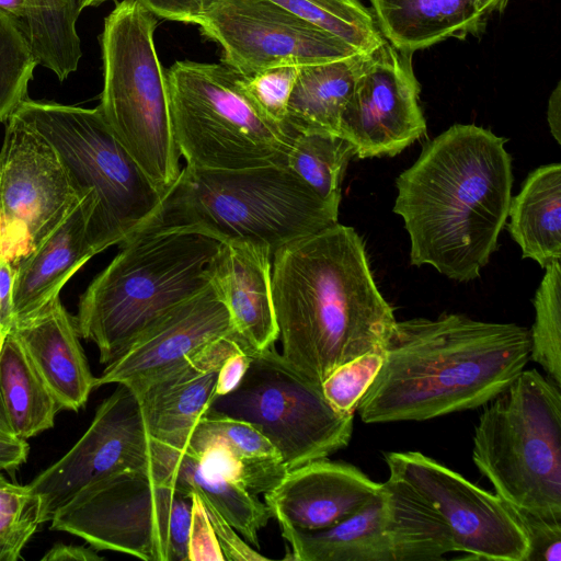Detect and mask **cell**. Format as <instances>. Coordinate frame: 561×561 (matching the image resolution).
Instances as JSON below:
<instances>
[{"label": "cell", "mask_w": 561, "mask_h": 561, "mask_svg": "<svg viewBox=\"0 0 561 561\" xmlns=\"http://www.w3.org/2000/svg\"><path fill=\"white\" fill-rule=\"evenodd\" d=\"M506 138L455 124L426 141L396 180L393 211L410 239V263L457 282L480 276L497 249L512 199Z\"/></svg>", "instance_id": "cell-1"}, {"label": "cell", "mask_w": 561, "mask_h": 561, "mask_svg": "<svg viewBox=\"0 0 561 561\" xmlns=\"http://www.w3.org/2000/svg\"><path fill=\"white\" fill-rule=\"evenodd\" d=\"M272 295L280 354L320 387L339 366L383 353L397 322L364 240L339 222L274 253Z\"/></svg>", "instance_id": "cell-2"}, {"label": "cell", "mask_w": 561, "mask_h": 561, "mask_svg": "<svg viewBox=\"0 0 561 561\" xmlns=\"http://www.w3.org/2000/svg\"><path fill=\"white\" fill-rule=\"evenodd\" d=\"M529 329L458 313L397 321L360 399L364 423L425 421L484 405L525 369Z\"/></svg>", "instance_id": "cell-3"}, {"label": "cell", "mask_w": 561, "mask_h": 561, "mask_svg": "<svg viewBox=\"0 0 561 561\" xmlns=\"http://www.w3.org/2000/svg\"><path fill=\"white\" fill-rule=\"evenodd\" d=\"M220 241L197 230L152 226L119 244L121 251L81 295L79 335L115 360L148 327L210 284Z\"/></svg>", "instance_id": "cell-4"}, {"label": "cell", "mask_w": 561, "mask_h": 561, "mask_svg": "<svg viewBox=\"0 0 561 561\" xmlns=\"http://www.w3.org/2000/svg\"><path fill=\"white\" fill-rule=\"evenodd\" d=\"M337 216L339 208L320 198L287 165L242 170L185 165L153 226L188 228L220 242H253L273 256L284 245L335 225Z\"/></svg>", "instance_id": "cell-5"}, {"label": "cell", "mask_w": 561, "mask_h": 561, "mask_svg": "<svg viewBox=\"0 0 561 561\" xmlns=\"http://www.w3.org/2000/svg\"><path fill=\"white\" fill-rule=\"evenodd\" d=\"M14 114L53 147L78 197L92 195L88 236L95 254L157 222L165 194L116 138L98 106L27 98Z\"/></svg>", "instance_id": "cell-6"}, {"label": "cell", "mask_w": 561, "mask_h": 561, "mask_svg": "<svg viewBox=\"0 0 561 561\" xmlns=\"http://www.w3.org/2000/svg\"><path fill=\"white\" fill-rule=\"evenodd\" d=\"M472 460L513 508L561 520V386L522 370L484 404Z\"/></svg>", "instance_id": "cell-7"}, {"label": "cell", "mask_w": 561, "mask_h": 561, "mask_svg": "<svg viewBox=\"0 0 561 561\" xmlns=\"http://www.w3.org/2000/svg\"><path fill=\"white\" fill-rule=\"evenodd\" d=\"M156 24V16L137 0L117 2L105 18L98 107L137 164L167 194L182 169L167 77L153 42Z\"/></svg>", "instance_id": "cell-8"}, {"label": "cell", "mask_w": 561, "mask_h": 561, "mask_svg": "<svg viewBox=\"0 0 561 561\" xmlns=\"http://www.w3.org/2000/svg\"><path fill=\"white\" fill-rule=\"evenodd\" d=\"M165 77L174 137L186 165L204 170L286 165L296 133L257 108L242 75L225 62L182 60Z\"/></svg>", "instance_id": "cell-9"}, {"label": "cell", "mask_w": 561, "mask_h": 561, "mask_svg": "<svg viewBox=\"0 0 561 561\" xmlns=\"http://www.w3.org/2000/svg\"><path fill=\"white\" fill-rule=\"evenodd\" d=\"M192 494L159 482L148 468L99 480L61 506L50 529L146 561H188Z\"/></svg>", "instance_id": "cell-10"}, {"label": "cell", "mask_w": 561, "mask_h": 561, "mask_svg": "<svg viewBox=\"0 0 561 561\" xmlns=\"http://www.w3.org/2000/svg\"><path fill=\"white\" fill-rule=\"evenodd\" d=\"M249 354L241 382L231 392L215 397L208 411L254 426L277 449L287 470L348 445L354 414L336 411L321 387L274 347Z\"/></svg>", "instance_id": "cell-11"}, {"label": "cell", "mask_w": 561, "mask_h": 561, "mask_svg": "<svg viewBox=\"0 0 561 561\" xmlns=\"http://www.w3.org/2000/svg\"><path fill=\"white\" fill-rule=\"evenodd\" d=\"M0 149V261L13 268L80 202L53 147L14 113Z\"/></svg>", "instance_id": "cell-12"}, {"label": "cell", "mask_w": 561, "mask_h": 561, "mask_svg": "<svg viewBox=\"0 0 561 561\" xmlns=\"http://www.w3.org/2000/svg\"><path fill=\"white\" fill-rule=\"evenodd\" d=\"M389 477L416 492L445 524L456 552L470 559L526 561L529 540L515 510L420 451L385 455Z\"/></svg>", "instance_id": "cell-13"}, {"label": "cell", "mask_w": 561, "mask_h": 561, "mask_svg": "<svg viewBox=\"0 0 561 561\" xmlns=\"http://www.w3.org/2000/svg\"><path fill=\"white\" fill-rule=\"evenodd\" d=\"M197 25L220 45L224 62L247 78L278 66L300 67L360 54L272 0H213Z\"/></svg>", "instance_id": "cell-14"}, {"label": "cell", "mask_w": 561, "mask_h": 561, "mask_svg": "<svg viewBox=\"0 0 561 561\" xmlns=\"http://www.w3.org/2000/svg\"><path fill=\"white\" fill-rule=\"evenodd\" d=\"M412 55L385 37L364 55L341 121L354 157H394L426 135Z\"/></svg>", "instance_id": "cell-15"}, {"label": "cell", "mask_w": 561, "mask_h": 561, "mask_svg": "<svg viewBox=\"0 0 561 561\" xmlns=\"http://www.w3.org/2000/svg\"><path fill=\"white\" fill-rule=\"evenodd\" d=\"M150 439L139 396L117 383L80 439L27 484L41 499L43 523L90 484L124 470L148 468Z\"/></svg>", "instance_id": "cell-16"}, {"label": "cell", "mask_w": 561, "mask_h": 561, "mask_svg": "<svg viewBox=\"0 0 561 561\" xmlns=\"http://www.w3.org/2000/svg\"><path fill=\"white\" fill-rule=\"evenodd\" d=\"M234 333L230 312L210 283L142 331L95 377V388L123 383L139 392L208 343Z\"/></svg>", "instance_id": "cell-17"}, {"label": "cell", "mask_w": 561, "mask_h": 561, "mask_svg": "<svg viewBox=\"0 0 561 561\" xmlns=\"http://www.w3.org/2000/svg\"><path fill=\"white\" fill-rule=\"evenodd\" d=\"M253 348L237 333L219 337L174 365L136 392L149 434L185 450L191 433L215 399L219 368L233 352Z\"/></svg>", "instance_id": "cell-18"}, {"label": "cell", "mask_w": 561, "mask_h": 561, "mask_svg": "<svg viewBox=\"0 0 561 561\" xmlns=\"http://www.w3.org/2000/svg\"><path fill=\"white\" fill-rule=\"evenodd\" d=\"M381 484L355 466L327 457L288 470L283 480L264 494V503L279 525L305 530L325 529L362 508Z\"/></svg>", "instance_id": "cell-19"}, {"label": "cell", "mask_w": 561, "mask_h": 561, "mask_svg": "<svg viewBox=\"0 0 561 561\" xmlns=\"http://www.w3.org/2000/svg\"><path fill=\"white\" fill-rule=\"evenodd\" d=\"M296 561H407V543L389 491L381 484L362 508L325 529L280 524Z\"/></svg>", "instance_id": "cell-20"}, {"label": "cell", "mask_w": 561, "mask_h": 561, "mask_svg": "<svg viewBox=\"0 0 561 561\" xmlns=\"http://www.w3.org/2000/svg\"><path fill=\"white\" fill-rule=\"evenodd\" d=\"M272 254L261 244L220 242L209 265L210 283L224 299L237 334L253 350L279 337L272 295Z\"/></svg>", "instance_id": "cell-21"}, {"label": "cell", "mask_w": 561, "mask_h": 561, "mask_svg": "<svg viewBox=\"0 0 561 561\" xmlns=\"http://www.w3.org/2000/svg\"><path fill=\"white\" fill-rule=\"evenodd\" d=\"M20 341L62 410L78 411L95 388L76 320L55 298L36 313L13 322Z\"/></svg>", "instance_id": "cell-22"}, {"label": "cell", "mask_w": 561, "mask_h": 561, "mask_svg": "<svg viewBox=\"0 0 561 561\" xmlns=\"http://www.w3.org/2000/svg\"><path fill=\"white\" fill-rule=\"evenodd\" d=\"M93 208L91 194L81 198L59 226L15 265L12 323L31 317L59 297L65 284L95 255L88 236Z\"/></svg>", "instance_id": "cell-23"}, {"label": "cell", "mask_w": 561, "mask_h": 561, "mask_svg": "<svg viewBox=\"0 0 561 561\" xmlns=\"http://www.w3.org/2000/svg\"><path fill=\"white\" fill-rule=\"evenodd\" d=\"M185 450L254 495L273 490L288 471L277 449L254 426L211 411L195 424Z\"/></svg>", "instance_id": "cell-24"}, {"label": "cell", "mask_w": 561, "mask_h": 561, "mask_svg": "<svg viewBox=\"0 0 561 561\" xmlns=\"http://www.w3.org/2000/svg\"><path fill=\"white\" fill-rule=\"evenodd\" d=\"M381 35L411 53L447 38L479 36L510 0H369Z\"/></svg>", "instance_id": "cell-25"}, {"label": "cell", "mask_w": 561, "mask_h": 561, "mask_svg": "<svg viewBox=\"0 0 561 561\" xmlns=\"http://www.w3.org/2000/svg\"><path fill=\"white\" fill-rule=\"evenodd\" d=\"M148 470L159 482L208 500L252 547H259V531L272 514L264 502L243 486L211 470L187 450L150 439Z\"/></svg>", "instance_id": "cell-26"}, {"label": "cell", "mask_w": 561, "mask_h": 561, "mask_svg": "<svg viewBox=\"0 0 561 561\" xmlns=\"http://www.w3.org/2000/svg\"><path fill=\"white\" fill-rule=\"evenodd\" d=\"M365 54L298 67L285 126L298 134L341 137V121Z\"/></svg>", "instance_id": "cell-27"}, {"label": "cell", "mask_w": 561, "mask_h": 561, "mask_svg": "<svg viewBox=\"0 0 561 561\" xmlns=\"http://www.w3.org/2000/svg\"><path fill=\"white\" fill-rule=\"evenodd\" d=\"M507 229L524 259L542 268L561 259V164L531 171L512 197Z\"/></svg>", "instance_id": "cell-28"}, {"label": "cell", "mask_w": 561, "mask_h": 561, "mask_svg": "<svg viewBox=\"0 0 561 561\" xmlns=\"http://www.w3.org/2000/svg\"><path fill=\"white\" fill-rule=\"evenodd\" d=\"M0 10L16 24L37 65L64 81L81 59L76 30L79 18L72 0H0Z\"/></svg>", "instance_id": "cell-29"}, {"label": "cell", "mask_w": 561, "mask_h": 561, "mask_svg": "<svg viewBox=\"0 0 561 561\" xmlns=\"http://www.w3.org/2000/svg\"><path fill=\"white\" fill-rule=\"evenodd\" d=\"M0 396L13 435L24 440L53 427L62 410L11 331L0 351Z\"/></svg>", "instance_id": "cell-30"}, {"label": "cell", "mask_w": 561, "mask_h": 561, "mask_svg": "<svg viewBox=\"0 0 561 561\" xmlns=\"http://www.w3.org/2000/svg\"><path fill=\"white\" fill-rule=\"evenodd\" d=\"M352 157V146L341 137L296 133L286 165L320 198L339 208L343 178Z\"/></svg>", "instance_id": "cell-31"}, {"label": "cell", "mask_w": 561, "mask_h": 561, "mask_svg": "<svg viewBox=\"0 0 561 561\" xmlns=\"http://www.w3.org/2000/svg\"><path fill=\"white\" fill-rule=\"evenodd\" d=\"M272 1L342 38L360 54L371 51L383 39L373 11L362 0Z\"/></svg>", "instance_id": "cell-32"}, {"label": "cell", "mask_w": 561, "mask_h": 561, "mask_svg": "<svg viewBox=\"0 0 561 561\" xmlns=\"http://www.w3.org/2000/svg\"><path fill=\"white\" fill-rule=\"evenodd\" d=\"M535 321L530 332V359L561 386V264L545 267L535 294Z\"/></svg>", "instance_id": "cell-33"}, {"label": "cell", "mask_w": 561, "mask_h": 561, "mask_svg": "<svg viewBox=\"0 0 561 561\" xmlns=\"http://www.w3.org/2000/svg\"><path fill=\"white\" fill-rule=\"evenodd\" d=\"M37 61L16 24L0 10V124L27 99Z\"/></svg>", "instance_id": "cell-34"}, {"label": "cell", "mask_w": 561, "mask_h": 561, "mask_svg": "<svg viewBox=\"0 0 561 561\" xmlns=\"http://www.w3.org/2000/svg\"><path fill=\"white\" fill-rule=\"evenodd\" d=\"M41 524V499L27 484H0V561L18 560Z\"/></svg>", "instance_id": "cell-35"}, {"label": "cell", "mask_w": 561, "mask_h": 561, "mask_svg": "<svg viewBox=\"0 0 561 561\" xmlns=\"http://www.w3.org/2000/svg\"><path fill=\"white\" fill-rule=\"evenodd\" d=\"M382 362V352H368L339 366L321 385L325 399L336 411L354 414Z\"/></svg>", "instance_id": "cell-36"}, {"label": "cell", "mask_w": 561, "mask_h": 561, "mask_svg": "<svg viewBox=\"0 0 561 561\" xmlns=\"http://www.w3.org/2000/svg\"><path fill=\"white\" fill-rule=\"evenodd\" d=\"M297 71V66H278L249 78L243 77L245 91L257 108L268 119L284 127L287 103Z\"/></svg>", "instance_id": "cell-37"}, {"label": "cell", "mask_w": 561, "mask_h": 561, "mask_svg": "<svg viewBox=\"0 0 561 561\" xmlns=\"http://www.w3.org/2000/svg\"><path fill=\"white\" fill-rule=\"evenodd\" d=\"M515 512L529 540L526 561H560L561 520H549L516 510Z\"/></svg>", "instance_id": "cell-38"}, {"label": "cell", "mask_w": 561, "mask_h": 561, "mask_svg": "<svg viewBox=\"0 0 561 561\" xmlns=\"http://www.w3.org/2000/svg\"><path fill=\"white\" fill-rule=\"evenodd\" d=\"M187 551L190 561L225 560L213 525L197 493H192Z\"/></svg>", "instance_id": "cell-39"}, {"label": "cell", "mask_w": 561, "mask_h": 561, "mask_svg": "<svg viewBox=\"0 0 561 561\" xmlns=\"http://www.w3.org/2000/svg\"><path fill=\"white\" fill-rule=\"evenodd\" d=\"M194 493V492H193ZM208 518L215 530L216 538L227 561H262L266 557L260 554L238 531L227 522L217 508L205 497L199 496Z\"/></svg>", "instance_id": "cell-40"}, {"label": "cell", "mask_w": 561, "mask_h": 561, "mask_svg": "<svg viewBox=\"0 0 561 561\" xmlns=\"http://www.w3.org/2000/svg\"><path fill=\"white\" fill-rule=\"evenodd\" d=\"M154 16L198 24L213 0H137Z\"/></svg>", "instance_id": "cell-41"}, {"label": "cell", "mask_w": 561, "mask_h": 561, "mask_svg": "<svg viewBox=\"0 0 561 561\" xmlns=\"http://www.w3.org/2000/svg\"><path fill=\"white\" fill-rule=\"evenodd\" d=\"M250 352L240 348L225 359L217 376L216 397L227 394L238 387L249 367Z\"/></svg>", "instance_id": "cell-42"}, {"label": "cell", "mask_w": 561, "mask_h": 561, "mask_svg": "<svg viewBox=\"0 0 561 561\" xmlns=\"http://www.w3.org/2000/svg\"><path fill=\"white\" fill-rule=\"evenodd\" d=\"M27 455L26 440L0 435V471L16 469L26 461Z\"/></svg>", "instance_id": "cell-43"}, {"label": "cell", "mask_w": 561, "mask_h": 561, "mask_svg": "<svg viewBox=\"0 0 561 561\" xmlns=\"http://www.w3.org/2000/svg\"><path fill=\"white\" fill-rule=\"evenodd\" d=\"M104 558L94 550L80 545L55 543L42 558V561H100Z\"/></svg>", "instance_id": "cell-44"}, {"label": "cell", "mask_w": 561, "mask_h": 561, "mask_svg": "<svg viewBox=\"0 0 561 561\" xmlns=\"http://www.w3.org/2000/svg\"><path fill=\"white\" fill-rule=\"evenodd\" d=\"M13 274V267L0 261V323L9 328L12 324L11 291Z\"/></svg>", "instance_id": "cell-45"}, {"label": "cell", "mask_w": 561, "mask_h": 561, "mask_svg": "<svg viewBox=\"0 0 561 561\" xmlns=\"http://www.w3.org/2000/svg\"><path fill=\"white\" fill-rule=\"evenodd\" d=\"M547 119L556 141L561 144V82L552 91L547 108Z\"/></svg>", "instance_id": "cell-46"}, {"label": "cell", "mask_w": 561, "mask_h": 561, "mask_svg": "<svg viewBox=\"0 0 561 561\" xmlns=\"http://www.w3.org/2000/svg\"><path fill=\"white\" fill-rule=\"evenodd\" d=\"M0 435L15 437L11 431L10 425H9V422H8L3 405H2L1 396H0Z\"/></svg>", "instance_id": "cell-47"}, {"label": "cell", "mask_w": 561, "mask_h": 561, "mask_svg": "<svg viewBox=\"0 0 561 561\" xmlns=\"http://www.w3.org/2000/svg\"><path fill=\"white\" fill-rule=\"evenodd\" d=\"M108 0H73L77 12L80 14L81 11L89 7H98L101 3Z\"/></svg>", "instance_id": "cell-48"}, {"label": "cell", "mask_w": 561, "mask_h": 561, "mask_svg": "<svg viewBox=\"0 0 561 561\" xmlns=\"http://www.w3.org/2000/svg\"><path fill=\"white\" fill-rule=\"evenodd\" d=\"M10 328L0 323V351L2 348L3 342L5 340L7 334L9 333Z\"/></svg>", "instance_id": "cell-49"}, {"label": "cell", "mask_w": 561, "mask_h": 561, "mask_svg": "<svg viewBox=\"0 0 561 561\" xmlns=\"http://www.w3.org/2000/svg\"><path fill=\"white\" fill-rule=\"evenodd\" d=\"M9 480L0 471V484L7 483Z\"/></svg>", "instance_id": "cell-50"}]
</instances>
